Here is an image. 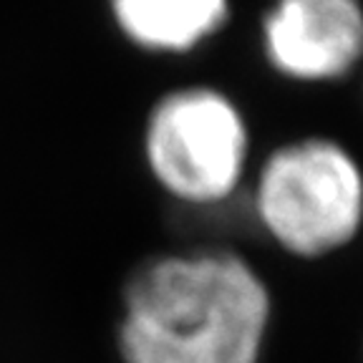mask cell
<instances>
[{
  "label": "cell",
  "instance_id": "7a4b0ae2",
  "mask_svg": "<svg viewBox=\"0 0 363 363\" xmlns=\"http://www.w3.org/2000/svg\"><path fill=\"white\" fill-rule=\"evenodd\" d=\"M270 238L298 257H320L353 240L363 220V177L338 144L311 139L267 159L255 197Z\"/></svg>",
  "mask_w": 363,
  "mask_h": 363
},
{
  "label": "cell",
  "instance_id": "5b68a950",
  "mask_svg": "<svg viewBox=\"0 0 363 363\" xmlns=\"http://www.w3.org/2000/svg\"><path fill=\"white\" fill-rule=\"evenodd\" d=\"M227 0H113L119 26L149 48L182 51L225 18Z\"/></svg>",
  "mask_w": 363,
  "mask_h": 363
},
{
  "label": "cell",
  "instance_id": "277c9868",
  "mask_svg": "<svg viewBox=\"0 0 363 363\" xmlns=\"http://www.w3.org/2000/svg\"><path fill=\"white\" fill-rule=\"evenodd\" d=\"M267 51L285 74L333 79L363 51V13L356 0H280L265 23Z\"/></svg>",
  "mask_w": 363,
  "mask_h": 363
},
{
  "label": "cell",
  "instance_id": "3957f363",
  "mask_svg": "<svg viewBox=\"0 0 363 363\" xmlns=\"http://www.w3.org/2000/svg\"><path fill=\"white\" fill-rule=\"evenodd\" d=\"M247 154L240 113L212 91H179L152 113L147 157L157 179L192 204L222 202L238 187Z\"/></svg>",
  "mask_w": 363,
  "mask_h": 363
},
{
  "label": "cell",
  "instance_id": "6da1fadb",
  "mask_svg": "<svg viewBox=\"0 0 363 363\" xmlns=\"http://www.w3.org/2000/svg\"><path fill=\"white\" fill-rule=\"evenodd\" d=\"M270 323L265 280L235 252L142 262L124 288V363H257Z\"/></svg>",
  "mask_w": 363,
  "mask_h": 363
}]
</instances>
